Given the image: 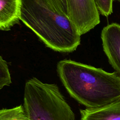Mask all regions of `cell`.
<instances>
[{"mask_svg": "<svg viewBox=\"0 0 120 120\" xmlns=\"http://www.w3.org/2000/svg\"><path fill=\"white\" fill-rule=\"evenodd\" d=\"M81 120H120V99L96 108L80 109Z\"/></svg>", "mask_w": 120, "mask_h": 120, "instance_id": "cell-7", "label": "cell"}, {"mask_svg": "<svg viewBox=\"0 0 120 120\" xmlns=\"http://www.w3.org/2000/svg\"><path fill=\"white\" fill-rule=\"evenodd\" d=\"M99 14L107 17L113 12V0H94Z\"/></svg>", "mask_w": 120, "mask_h": 120, "instance_id": "cell-11", "label": "cell"}, {"mask_svg": "<svg viewBox=\"0 0 120 120\" xmlns=\"http://www.w3.org/2000/svg\"><path fill=\"white\" fill-rule=\"evenodd\" d=\"M20 20L50 49L71 52L80 45L81 35L69 17L37 0H21Z\"/></svg>", "mask_w": 120, "mask_h": 120, "instance_id": "cell-2", "label": "cell"}, {"mask_svg": "<svg viewBox=\"0 0 120 120\" xmlns=\"http://www.w3.org/2000/svg\"><path fill=\"white\" fill-rule=\"evenodd\" d=\"M0 120H30L22 105L0 110Z\"/></svg>", "mask_w": 120, "mask_h": 120, "instance_id": "cell-8", "label": "cell"}, {"mask_svg": "<svg viewBox=\"0 0 120 120\" xmlns=\"http://www.w3.org/2000/svg\"><path fill=\"white\" fill-rule=\"evenodd\" d=\"M57 72L70 96L87 108L101 107L120 99V75L102 68L63 60Z\"/></svg>", "mask_w": 120, "mask_h": 120, "instance_id": "cell-1", "label": "cell"}, {"mask_svg": "<svg viewBox=\"0 0 120 120\" xmlns=\"http://www.w3.org/2000/svg\"><path fill=\"white\" fill-rule=\"evenodd\" d=\"M68 16L81 35L100 23L99 13L94 0H67Z\"/></svg>", "mask_w": 120, "mask_h": 120, "instance_id": "cell-4", "label": "cell"}, {"mask_svg": "<svg viewBox=\"0 0 120 120\" xmlns=\"http://www.w3.org/2000/svg\"><path fill=\"white\" fill-rule=\"evenodd\" d=\"M21 0H0V30L8 31L19 23Z\"/></svg>", "mask_w": 120, "mask_h": 120, "instance_id": "cell-6", "label": "cell"}, {"mask_svg": "<svg viewBox=\"0 0 120 120\" xmlns=\"http://www.w3.org/2000/svg\"><path fill=\"white\" fill-rule=\"evenodd\" d=\"M11 83V76L7 62L0 55V90Z\"/></svg>", "mask_w": 120, "mask_h": 120, "instance_id": "cell-10", "label": "cell"}, {"mask_svg": "<svg viewBox=\"0 0 120 120\" xmlns=\"http://www.w3.org/2000/svg\"><path fill=\"white\" fill-rule=\"evenodd\" d=\"M117 0V1H118L119 2H120V0Z\"/></svg>", "mask_w": 120, "mask_h": 120, "instance_id": "cell-12", "label": "cell"}, {"mask_svg": "<svg viewBox=\"0 0 120 120\" xmlns=\"http://www.w3.org/2000/svg\"><path fill=\"white\" fill-rule=\"evenodd\" d=\"M53 11L68 16L67 0H37Z\"/></svg>", "mask_w": 120, "mask_h": 120, "instance_id": "cell-9", "label": "cell"}, {"mask_svg": "<svg viewBox=\"0 0 120 120\" xmlns=\"http://www.w3.org/2000/svg\"><path fill=\"white\" fill-rule=\"evenodd\" d=\"M23 107L30 120H75L57 85L44 83L36 77L25 83Z\"/></svg>", "mask_w": 120, "mask_h": 120, "instance_id": "cell-3", "label": "cell"}, {"mask_svg": "<svg viewBox=\"0 0 120 120\" xmlns=\"http://www.w3.org/2000/svg\"><path fill=\"white\" fill-rule=\"evenodd\" d=\"M101 38L110 64L120 75V24L113 22L105 26L101 31Z\"/></svg>", "mask_w": 120, "mask_h": 120, "instance_id": "cell-5", "label": "cell"}]
</instances>
